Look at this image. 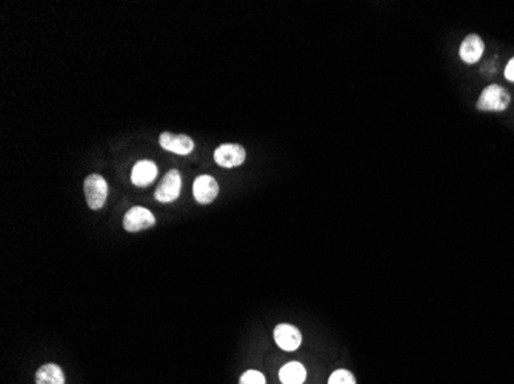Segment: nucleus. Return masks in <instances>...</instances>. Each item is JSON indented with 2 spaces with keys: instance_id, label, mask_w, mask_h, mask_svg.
I'll return each mask as SVG.
<instances>
[{
  "instance_id": "9",
  "label": "nucleus",
  "mask_w": 514,
  "mask_h": 384,
  "mask_svg": "<svg viewBox=\"0 0 514 384\" xmlns=\"http://www.w3.org/2000/svg\"><path fill=\"white\" fill-rule=\"evenodd\" d=\"M484 49H485L484 40L480 39L477 34H470V36L463 39V42L460 44L459 56L465 63L475 65L480 61V57H482Z\"/></svg>"
},
{
  "instance_id": "14",
  "label": "nucleus",
  "mask_w": 514,
  "mask_h": 384,
  "mask_svg": "<svg viewBox=\"0 0 514 384\" xmlns=\"http://www.w3.org/2000/svg\"><path fill=\"white\" fill-rule=\"evenodd\" d=\"M240 384H265V377L257 371H248L240 377Z\"/></svg>"
},
{
  "instance_id": "5",
  "label": "nucleus",
  "mask_w": 514,
  "mask_h": 384,
  "mask_svg": "<svg viewBox=\"0 0 514 384\" xmlns=\"http://www.w3.org/2000/svg\"><path fill=\"white\" fill-rule=\"evenodd\" d=\"M154 223L156 217L153 216V212L142 206L131 208L123 217V228L128 233H139V230L149 229L151 226H154Z\"/></svg>"
},
{
  "instance_id": "1",
  "label": "nucleus",
  "mask_w": 514,
  "mask_h": 384,
  "mask_svg": "<svg viewBox=\"0 0 514 384\" xmlns=\"http://www.w3.org/2000/svg\"><path fill=\"white\" fill-rule=\"evenodd\" d=\"M510 94L499 85L487 87L477 100V109L480 111H505L510 105Z\"/></svg>"
},
{
  "instance_id": "6",
  "label": "nucleus",
  "mask_w": 514,
  "mask_h": 384,
  "mask_svg": "<svg viewBox=\"0 0 514 384\" xmlns=\"http://www.w3.org/2000/svg\"><path fill=\"white\" fill-rule=\"evenodd\" d=\"M159 143L165 151H170L179 156H188L190 152L195 151L196 143L191 137L185 134H171V132H162L159 137Z\"/></svg>"
},
{
  "instance_id": "2",
  "label": "nucleus",
  "mask_w": 514,
  "mask_h": 384,
  "mask_svg": "<svg viewBox=\"0 0 514 384\" xmlns=\"http://www.w3.org/2000/svg\"><path fill=\"white\" fill-rule=\"evenodd\" d=\"M83 187H85L88 206L94 211L102 208L108 197V185L105 178L99 174H90Z\"/></svg>"
},
{
  "instance_id": "10",
  "label": "nucleus",
  "mask_w": 514,
  "mask_h": 384,
  "mask_svg": "<svg viewBox=\"0 0 514 384\" xmlns=\"http://www.w3.org/2000/svg\"><path fill=\"white\" fill-rule=\"evenodd\" d=\"M157 165L151 160H139L131 171V182L139 187L149 186L157 177Z\"/></svg>"
},
{
  "instance_id": "8",
  "label": "nucleus",
  "mask_w": 514,
  "mask_h": 384,
  "mask_svg": "<svg viewBox=\"0 0 514 384\" xmlns=\"http://www.w3.org/2000/svg\"><path fill=\"white\" fill-rule=\"evenodd\" d=\"M274 340L283 351H296L302 343V334L293 324H277L274 329Z\"/></svg>"
},
{
  "instance_id": "12",
  "label": "nucleus",
  "mask_w": 514,
  "mask_h": 384,
  "mask_svg": "<svg viewBox=\"0 0 514 384\" xmlns=\"http://www.w3.org/2000/svg\"><path fill=\"white\" fill-rule=\"evenodd\" d=\"M37 384H65V375L57 364H44L36 373Z\"/></svg>"
},
{
  "instance_id": "13",
  "label": "nucleus",
  "mask_w": 514,
  "mask_h": 384,
  "mask_svg": "<svg viewBox=\"0 0 514 384\" xmlns=\"http://www.w3.org/2000/svg\"><path fill=\"white\" fill-rule=\"evenodd\" d=\"M328 384H356V380L351 372L341 369L331 375L330 380H328Z\"/></svg>"
},
{
  "instance_id": "7",
  "label": "nucleus",
  "mask_w": 514,
  "mask_h": 384,
  "mask_svg": "<svg viewBox=\"0 0 514 384\" xmlns=\"http://www.w3.org/2000/svg\"><path fill=\"white\" fill-rule=\"evenodd\" d=\"M192 195L197 203L209 204L219 195V185L212 175H199L192 183Z\"/></svg>"
},
{
  "instance_id": "4",
  "label": "nucleus",
  "mask_w": 514,
  "mask_h": 384,
  "mask_svg": "<svg viewBox=\"0 0 514 384\" xmlns=\"http://www.w3.org/2000/svg\"><path fill=\"white\" fill-rule=\"evenodd\" d=\"M247 159V151L240 144L225 143L214 151V161L222 168H238Z\"/></svg>"
},
{
  "instance_id": "15",
  "label": "nucleus",
  "mask_w": 514,
  "mask_h": 384,
  "mask_svg": "<svg viewBox=\"0 0 514 384\" xmlns=\"http://www.w3.org/2000/svg\"><path fill=\"white\" fill-rule=\"evenodd\" d=\"M505 79L508 82H514V57L510 58V62L505 66Z\"/></svg>"
},
{
  "instance_id": "11",
  "label": "nucleus",
  "mask_w": 514,
  "mask_h": 384,
  "mask_svg": "<svg viewBox=\"0 0 514 384\" xmlns=\"http://www.w3.org/2000/svg\"><path fill=\"white\" fill-rule=\"evenodd\" d=\"M279 378L283 384H303L307 380V371L300 363L291 361L281 369Z\"/></svg>"
},
{
  "instance_id": "3",
  "label": "nucleus",
  "mask_w": 514,
  "mask_h": 384,
  "mask_svg": "<svg viewBox=\"0 0 514 384\" xmlns=\"http://www.w3.org/2000/svg\"><path fill=\"white\" fill-rule=\"evenodd\" d=\"M182 190V177L178 169L168 171L162 182L157 186L154 192V199L160 203H171L180 195Z\"/></svg>"
}]
</instances>
